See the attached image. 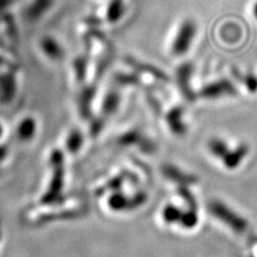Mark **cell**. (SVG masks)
Listing matches in <instances>:
<instances>
[{
  "label": "cell",
  "mask_w": 257,
  "mask_h": 257,
  "mask_svg": "<svg viewBox=\"0 0 257 257\" xmlns=\"http://www.w3.org/2000/svg\"><path fill=\"white\" fill-rule=\"evenodd\" d=\"M182 211L174 205H167L162 211V218L166 224H179Z\"/></svg>",
  "instance_id": "15"
},
{
  "label": "cell",
  "mask_w": 257,
  "mask_h": 257,
  "mask_svg": "<svg viewBox=\"0 0 257 257\" xmlns=\"http://www.w3.org/2000/svg\"><path fill=\"white\" fill-rule=\"evenodd\" d=\"M208 208L214 218L224 223L237 234H243L246 230V220L230 209L226 204L219 202V200H212Z\"/></svg>",
  "instance_id": "2"
},
{
  "label": "cell",
  "mask_w": 257,
  "mask_h": 257,
  "mask_svg": "<svg viewBox=\"0 0 257 257\" xmlns=\"http://www.w3.org/2000/svg\"><path fill=\"white\" fill-rule=\"evenodd\" d=\"M167 123L170 125L171 130H173L177 134H182L186 131V126L183 123L182 119V109L181 108H174L171 110L170 115L167 116Z\"/></svg>",
  "instance_id": "12"
},
{
  "label": "cell",
  "mask_w": 257,
  "mask_h": 257,
  "mask_svg": "<svg viewBox=\"0 0 257 257\" xmlns=\"http://www.w3.org/2000/svg\"><path fill=\"white\" fill-rule=\"evenodd\" d=\"M119 102H120L119 93L115 90L108 91L103 101V110L105 111L107 115L112 114V112H115L116 109L118 108Z\"/></svg>",
  "instance_id": "16"
},
{
  "label": "cell",
  "mask_w": 257,
  "mask_h": 257,
  "mask_svg": "<svg viewBox=\"0 0 257 257\" xmlns=\"http://www.w3.org/2000/svg\"><path fill=\"white\" fill-rule=\"evenodd\" d=\"M244 84H245V87L247 88V90H250L251 92L257 91V77H255L254 75L245 76Z\"/></svg>",
  "instance_id": "18"
},
{
  "label": "cell",
  "mask_w": 257,
  "mask_h": 257,
  "mask_svg": "<svg viewBox=\"0 0 257 257\" xmlns=\"http://www.w3.org/2000/svg\"><path fill=\"white\" fill-rule=\"evenodd\" d=\"M88 62H89V48H88L85 55L77 56L73 61V71L75 74V78L78 83L84 82L86 78Z\"/></svg>",
  "instance_id": "11"
},
{
  "label": "cell",
  "mask_w": 257,
  "mask_h": 257,
  "mask_svg": "<svg viewBox=\"0 0 257 257\" xmlns=\"http://www.w3.org/2000/svg\"><path fill=\"white\" fill-rule=\"evenodd\" d=\"M127 63L130 64V66H132L133 68H136V70H139L141 72H143V73H147V74H150L152 76H155L161 80H166L167 79V76L165 75L164 72L160 71L158 68L154 67V66H150V64H147V63H143V62H140L138 60H133V59H127Z\"/></svg>",
  "instance_id": "13"
},
{
  "label": "cell",
  "mask_w": 257,
  "mask_h": 257,
  "mask_svg": "<svg viewBox=\"0 0 257 257\" xmlns=\"http://www.w3.org/2000/svg\"><path fill=\"white\" fill-rule=\"evenodd\" d=\"M126 12V6L124 0H109L104 19L109 24H117L123 19Z\"/></svg>",
  "instance_id": "9"
},
{
  "label": "cell",
  "mask_w": 257,
  "mask_h": 257,
  "mask_svg": "<svg viewBox=\"0 0 257 257\" xmlns=\"http://www.w3.org/2000/svg\"><path fill=\"white\" fill-rule=\"evenodd\" d=\"M8 61L5 57H3V56H0V66H5V64H7Z\"/></svg>",
  "instance_id": "20"
},
{
  "label": "cell",
  "mask_w": 257,
  "mask_h": 257,
  "mask_svg": "<svg viewBox=\"0 0 257 257\" xmlns=\"http://www.w3.org/2000/svg\"><path fill=\"white\" fill-rule=\"evenodd\" d=\"M37 132V121L31 117H26L22 119V121L16 127L19 139L23 142H29L35 138Z\"/></svg>",
  "instance_id": "10"
},
{
  "label": "cell",
  "mask_w": 257,
  "mask_h": 257,
  "mask_svg": "<svg viewBox=\"0 0 257 257\" xmlns=\"http://www.w3.org/2000/svg\"><path fill=\"white\" fill-rule=\"evenodd\" d=\"M39 46L45 57L51 61H61L66 56V51H64L61 43L52 36L43 37L40 40Z\"/></svg>",
  "instance_id": "4"
},
{
  "label": "cell",
  "mask_w": 257,
  "mask_h": 257,
  "mask_svg": "<svg viewBox=\"0 0 257 257\" xmlns=\"http://www.w3.org/2000/svg\"><path fill=\"white\" fill-rule=\"evenodd\" d=\"M208 150L214 158L221 160L225 155L227 154L229 148H228V145L226 144V142L221 140V139L214 138V139L209 141Z\"/></svg>",
  "instance_id": "14"
},
{
  "label": "cell",
  "mask_w": 257,
  "mask_h": 257,
  "mask_svg": "<svg viewBox=\"0 0 257 257\" xmlns=\"http://www.w3.org/2000/svg\"><path fill=\"white\" fill-rule=\"evenodd\" d=\"M55 0H32L23 12L24 19L28 22H37L52 9Z\"/></svg>",
  "instance_id": "5"
},
{
  "label": "cell",
  "mask_w": 257,
  "mask_h": 257,
  "mask_svg": "<svg viewBox=\"0 0 257 257\" xmlns=\"http://www.w3.org/2000/svg\"><path fill=\"white\" fill-rule=\"evenodd\" d=\"M14 0H0V13L7 11L13 5Z\"/></svg>",
  "instance_id": "19"
},
{
  "label": "cell",
  "mask_w": 257,
  "mask_h": 257,
  "mask_svg": "<svg viewBox=\"0 0 257 257\" xmlns=\"http://www.w3.org/2000/svg\"><path fill=\"white\" fill-rule=\"evenodd\" d=\"M197 36V24L193 19L183 20L177 28L172 40L170 52L174 57L186 56Z\"/></svg>",
  "instance_id": "1"
},
{
  "label": "cell",
  "mask_w": 257,
  "mask_h": 257,
  "mask_svg": "<svg viewBox=\"0 0 257 257\" xmlns=\"http://www.w3.org/2000/svg\"><path fill=\"white\" fill-rule=\"evenodd\" d=\"M237 90L228 79H219L204 86L199 91V96L206 99H218L221 96L236 95Z\"/></svg>",
  "instance_id": "3"
},
{
  "label": "cell",
  "mask_w": 257,
  "mask_h": 257,
  "mask_svg": "<svg viewBox=\"0 0 257 257\" xmlns=\"http://www.w3.org/2000/svg\"><path fill=\"white\" fill-rule=\"evenodd\" d=\"M253 14H254V16H255V19L257 20V3L254 5V7H253Z\"/></svg>",
  "instance_id": "21"
},
{
  "label": "cell",
  "mask_w": 257,
  "mask_h": 257,
  "mask_svg": "<svg viewBox=\"0 0 257 257\" xmlns=\"http://www.w3.org/2000/svg\"><path fill=\"white\" fill-rule=\"evenodd\" d=\"M67 148L71 152V154H75L80 148H82L83 145V135L79 131H71L67 138Z\"/></svg>",
  "instance_id": "17"
},
{
  "label": "cell",
  "mask_w": 257,
  "mask_h": 257,
  "mask_svg": "<svg viewBox=\"0 0 257 257\" xmlns=\"http://www.w3.org/2000/svg\"><path fill=\"white\" fill-rule=\"evenodd\" d=\"M248 152V147L246 145L242 144L232 150H228V152L225 155L221 160L224 166L228 168V170H236V168L241 164V162L244 160Z\"/></svg>",
  "instance_id": "8"
},
{
  "label": "cell",
  "mask_w": 257,
  "mask_h": 257,
  "mask_svg": "<svg viewBox=\"0 0 257 257\" xmlns=\"http://www.w3.org/2000/svg\"><path fill=\"white\" fill-rule=\"evenodd\" d=\"M193 72V64L191 62H183L177 69L176 76L177 80H178V85L183 94L187 96V98L191 99L193 95V91L191 89L190 80Z\"/></svg>",
  "instance_id": "7"
},
{
  "label": "cell",
  "mask_w": 257,
  "mask_h": 257,
  "mask_svg": "<svg viewBox=\"0 0 257 257\" xmlns=\"http://www.w3.org/2000/svg\"><path fill=\"white\" fill-rule=\"evenodd\" d=\"M0 23H2V19H0Z\"/></svg>",
  "instance_id": "22"
},
{
  "label": "cell",
  "mask_w": 257,
  "mask_h": 257,
  "mask_svg": "<svg viewBox=\"0 0 257 257\" xmlns=\"http://www.w3.org/2000/svg\"><path fill=\"white\" fill-rule=\"evenodd\" d=\"M18 84L13 71H8L0 74V101L4 104H10L14 99Z\"/></svg>",
  "instance_id": "6"
}]
</instances>
